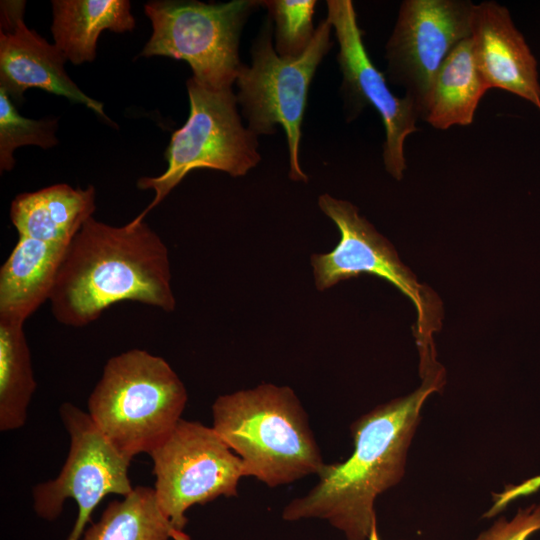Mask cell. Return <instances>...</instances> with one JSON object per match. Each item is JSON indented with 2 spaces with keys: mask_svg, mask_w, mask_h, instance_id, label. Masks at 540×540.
<instances>
[{
  "mask_svg": "<svg viewBox=\"0 0 540 540\" xmlns=\"http://www.w3.org/2000/svg\"><path fill=\"white\" fill-rule=\"evenodd\" d=\"M318 205L337 226L340 240L332 251L311 256L316 288L323 291L363 273L390 282L415 306L420 363L435 359L432 334L439 329L441 319L437 295L417 281L392 244L359 214L355 205L329 194L320 195Z\"/></svg>",
  "mask_w": 540,
  "mask_h": 540,
  "instance_id": "ba28073f",
  "label": "cell"
},
{
  "mask_svg": "<svg viewBox=\"0 0 540 540\" xmlns=\"http://www.w3.org/2000/svg\"><path fill=\"white\" fill-rule=\"evenodd\" d=\"M368 540H380L378 536L376 524L373 526Z\"/></svg>",
  "mask_w": 540,
  "mask_h": 540,
  "instance_id": "d4e9b609",
  "label": "cell"
},
{
  "mask_svg": "<svg viewBox=\"0 0 540 540\" xmlns=\"http://www.w3.org/2000/svg\"><path fill=\"white\" fill-rule=\"evenodd\" d=\"M470 41L477 69L489 89L515 94L540 110L536 58L505 6L489 0L475 4Z\"/></svg>",
  "mask_w": 540,
  "mask_h": 540,
  "instance_id": "5bb4252c",
  "label": "cell"
},
{
  "mask_svg": "<svg viewBox=\"0 0 540 540\" xmlns=\"http://www.w3.org/2000/svg\"><path fill=\"white\" fill-rule=\"evenodd\" d=\"M187 390L162 357L130 349L111 357L88 399V414L126 458L150 453L182 419Z\"/></svg>",
  "mask_w": 540,
  "mask_h": 540,
  "instance_id": "277c9868",
  "label": "cell"
},
{
  "mask_svg": "<svg viewBox=\"0 0 540 540\" xmlns=\"http://www.w3.org/2000/svg\"><path fill=\"white\" fill-rule=\"evenodd\" d=\"M67 247L18 238L0 269V322L24 325L49 301Z\"/></svg>",
  "mask_w": 540,
  "mask_h": 540,
  "instance_id": "9a60e30c",
  "label": "cell"
},
{
  "mask_svg": "<svg viewBox=\"0 0 540 540\" xmlns=\"http://www.w3.org/2000/svg\"><path fill=\"white\" fill-rule=\"evenodd\" d=\"M268 17L275 23L274 48L281 57L301 56L313 40L316 28L315 0H263Z\"/></svg>",
  "mask_w": 540,
  "mask_h": 540,
  "instance_id": "7402d4cb",
  "label": "cell"
},
{
  "mask_svg": "<svg viewBox=\"0 0 540 540\" xmlns=\"http://www.w3.org/2000/svg\"><path fill=\"white\" fill-rule=\"evenodd\" d=\"M469 0H404L385 46L387 79L405 89L424 119L436 75L451 51L471 35Z\"/></svg>",
  "mask_w": 540,
  "mask_h": 540,
  "instance_id": "8fae6325",
  "label": "cell"
},
{
  "mask_svg": "<svg viewBox=\"0 0 540 540\" xmlns=\"http://www.w3.org/2000/svg\"><path fill=\"white\" fill-rule=\"evenodd\" d=\"M488 90L477 69L469 37L461 41L441 65L423 120L439 130L471 125L478 104Z\"/></svg>",
  "mask_w": 540,
  "mask_h": 540,
  "instance_id": "ac0fdd59",
  "label": "cell"
},
{
  "mask_svg": "<svg viewBox=\"0 0 540 540\" xmlns=\"http://www.w3.org/2000/svg\"><path fill=\"white\" fill-rule=\"evenodd\" d=\"M326 6V19L334 29L339 46L337 62L343 78L341 91L348 120L357 117L366 106L378 112L385 130L384 167L393 178L401 180L407 168L405 140L418 131L416 123L420 117L415 104L408 96H395L388 87L387 77L373 64L353 2L327 0Z\"/></svg>",
  "mask_w": 540,
  "mask_h": 540,
  "instance_id": "7c38bea8",
  "label": "cell"
},
{
  "mask_svg": "<svg viewBox=\"0 0 540 540\" xmlns=\"http://www.w3.org/2000/svg\"><path fill=\"white\" fill-rule=\"evenodd\" d=\"M412 393L379 405L351 425L354 450L340 463L324 464L319 481L283 510L287 521L327 520L347 540L369 539L378 495L402 479L407 453L427 398L444 384V370L421 375Z\"/></svg>",
  "mask_w": 540,
  "mask_h": 540,
  "instance_id": "6da1fadb",
  "label": "cell"
},
{
  "mask_svg": "<svg viewBox=\"0 0 540 540\" xmlns=\"http://www.w3.org/2000/svg\"><path fill=\"white\" fill-rule=\"evenodd\" d=\"M122 301L175 309L168 249L144 220L116 227L91 217L66 249L51 312L65 326L83 327Z\"/></svg>",
  "mask_w": 540,
  "mask_h": 540,
  "instance_id": "7a4b0ae2",
  "label": "cell"
},
{
  "mask_svg": "<svg viewBox=\"0 0 540 540\" xmlns=\"http://www.w3.org/2000/svg\"><path fill=\"white\" fill-rule=\"evenodd\" d=\"M60 418L70 436L67 459L53 479L33 489L36 514L47 521L59 517L67 499H73L78 514L68 540H81L91 514L109 494L127 496L134 488L123 456L94 424L88 413L71 403H63Z\"/></svg>",
  "mask_w": 540,
  "mask_h": 540,
  "instance_id": "30bf717a",
  "label": "cell"
},
{
  "mask_svg": "<svg viewBox=\"0 0 540 540\" xmlns=\"http://www.w3.org/2000/svg\"><path fill=\"white\" fill-rule=\"evenodd\" d=\"M190 111L185 124L174 131L164 153L168 163L157 177L137 181L141 190L151 189V203L132 222L158 206L192 170L209 168L232 177L246 175L261 160L258 136L242 124L232 88L215 90L193 77L187 80Z\"/></svg>",
  "mask_w": 540,
  "mask_h": 540,
  "instance_id": "8992f818",
  "label": "cell"
},
{
  "mask_svg": "<svg viewBox=\"0 0 540 540\" xmlns=\"http://www.w3.org/2000/svg\"><path fill=\"white\" fill-rule=\"evenodd\" d=\"M189 540L176 532L160 510L153 488L135 487L122 500L112 501L81 540Z\"/></svg>",
  "mask_w": 540,
  "mask_h": 540,
  "instance_id": "d6986e66",
  "label": "cell"
},
{
  "mask_svg": "<svg viewBox=\"0 0 540 540\" xmlns=\"http://www.w3.org/2000/svg\"><path fill=\"white\" fill-rule=\"evenodd\" d=\"M52 10L55 45L75 65L95 59L102 31L122 33L135 27L127 0H53Z\"/></svg>",
  "mask_w": 540,
  "mask_h": 540,
  "instance_id": "e0dca14e",
  "label": "cell"
},
{
  "mask_svg": "<svg viewBox=\"0 0 540 540\" xmlns=\"http://www.w3.org/2000/svg\"><path fill=\"white\" fill-rule=\"evenodd\" d=\"M149 455L158 506L180 534L191 506L237 496L239 481L246 476L238 455L212 427L196 421L181 419Z\"/></svg>",
  "mask_w": 540,
  "mask_h": 540,
  "instance_id": "9c48e42d",
  "label": "cell"
},
{
  "mask_svg": "<svg viewBox=\"0 0 540 540\" xmlns=\"http://www.w3.org/2000/svg\"><path fill=\"white\" fill-rule=\"evenodd\" d=\"M258 0L227 3L151 1L144 12L153 32L140 56H165L189 64L193 78L210 89L232 88L242 65L241 32Z\"/></svg>",
  "mask_w": 540,
  "mask_h": 540,
  "instance_id": "52a82bcc",
  "label": "cell"
},
{
  "mask_svg": "<svg viewBox=\"0 0 540 540\" xmlns=\"http://www.w3.org/2000/svg\"><path fill=\"white\" fill-rule=\"evenodd\" d=\"M24 1L1 2L0 88L19 104L29 88H39L80 103L109 121L103 104L87 96L64 69L67 60L23 21Z\"/></svg>",
  "mask_w": 540,
  "mask_h": 540,
  "instance_id": "4fadbf2b",
  "label": "cell"
},
{
  "mask_svg": "<svg viewBox=\"0 0 540 540\" xmlns=\"http://www.w3.org/2000/svg\"><path fill=\"white\" fill-rule=\"evenodd\" d=\"M95 211V189L55 184L22 193L10 207L11 222L19 237L69 245Z\"/></svg>",
  "mask_w": 540,
  "mask_h": 540,
  "instance_id": "2e32d148",
  "label": "cell"
},
{
  "mask_svg": "<svg viewBox=\"0 0 540 540\" xmlns=\"http://www.w3.org/2000/svg\"><path fill=\"white\" fill-rule=\"evenodd\" d=\"M212 428L242 460L246 476L269 487L321 471L325 462L308 416L288 386L263 383L219 396Z\"/></svg>",
  "mask_w": 540,
  "mask_h": 540,
  "instance_id": "3957f363",
  "label": "cell"
},
{
  "mask_svg": "<svg viewBox=\"0 0 540 540\" xmlns=\"http://www.w3.org/2000/svg\"><path fill=\"white\" fill-rule=\"evenodd\" d=\"M273 29L268 17L252 42L251 65L242 63L237 73L236 98L247 127L257 136L273 134L276 126L283 128L289 152V177L307 182L308 176L299 161L302 123L312 79L332 47V26L323 19L308 49L296 58L277 54Z\"/></svg>",
  "mask_w": 540,
  "mask_h": 540,
  "instance_id": "5b68a950",
  "label": "cell"
},
{
  "mask_svg": "<svg viewBox=\"0 0 540 540\" xmlns=\"http://www.w3.org/2000/svg\"><path fill=\"white\" fill-rule=\"evenodd\" d=\"M36 386L23 324L0 322V431L25 424Z\"/></svg>",
  "mask_w": 540,
  "mask_h": 540,
  "instance_id": "ffe728a7",
  "label": "cell"
},
{
  "mask_svg": "<svg viewBox=\"0 0 540 540\" xmlns=\"http://www.w3.org/2000/svg\"><path fill=\"white\" fill-rule=\"evenodd\" d=\"M538 530H540V504H533L525 509H519L511 520L505 517L498 519L476 540H527Z\"/></svg>",
  "mask_w": 540,
  "mask_h": 540,
  "instance_id": "603a6c76",
  "label": "cell"
},
{
  "mask_svg": "<svg viewBox=\"0 0 540 540\" xmlns=\"http://www.w3.org/2000/svg\"><path fill=\"white\" fill-rule=\"evenodd\" d=\"M57 120L48 118L34 120L20 115L8 94L0 88V170L13 169V153L24 145H36L43 149L58 143L55 136Z\"/></svg>",
  "mask_w": 540,
  "mask_h": 540,
  "instance_id": "44dd1931",
  "label": "cell"
},
{
  "mask_svg": "<svg viewBox=\"0 0 540 540\" xmlns=\"http://www.w3.org/2000/svg\"><path fill=\"white\" fill-rule=\"evenodd\" d=\"M540 487V476L530 479L523 482L519 486H513L512 488H507L503 493H501V499L505 504H508L511 500L516 499L520 496L528 495L536 491Z\"/></svg>",
  "mask_w": 540,
  "mask_h": 540,
  "instance_id": "cb8c5ba5",
  "label": "cell"
}]
</instances>
